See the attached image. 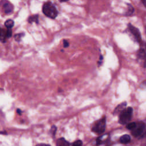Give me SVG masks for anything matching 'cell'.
<instances>
[{
	"label": "cell",
	"instance_id": "obj_26",
	"mask_svg": "<svg viewBox=\"0 0 146 146\" xmlns=\"http://www.w3.org/2000/svg\"><path fill=\"white\" fill-rule=\"evenodd\" d=\"M145 47H146V46H145Z\"/></svg>",
	"mask_w": 146,
	"mask_h": 146
},
{
	"label": "cell",
	"instance_id": "obj_10",
	"mask_svg": "<svg viewBox=\"0 0 146 146\" xmlns=\"http://www.w3.org/2000/svg\"><path fill=\"white\" fill-rule=\"evenodd\" d=\"M56 146H70L68 141H67L64 138L62 137L56 141Z\"/></svg>",
	"mask_w": 146,
	"mask_h": 146
},
{
	"label": "cell",
	"instance_id": "obj_16",
	"mask_svg": "<svg viewBox=\"0 0 146 146\" xmlns=\"http://www.w3.org/2000/svg\"><path fill=\"white\" fill-rule=\"evenodd\" d=\"M136 123L135 122H131V123H129L127 124L126 125V128L129 130H133L136 126Z\"/></svg>",
	"mask_w": 146,
	"mask_h": 146
},
{
	"label": "cell",
	"instance_id": "obj_13",
	"mask_svg": "<svg viewBox=\"0 0 146 146\" xmlns=\"http://www.w3.org/2000/svg\"><path fill=\"white\" fill-rule=\"evenodd\" d=\"M6 39H7V38H6V30H5L1 28V36H0L1 41L2 43H4V42H6Z\"/></svg>",
	"mask_w": 146,
	"mask_h": 146
},
{
	"label": "cell",
	"instance_id": "obj_15",
	"mask_svg": "<svg viewBox=\"0 0 146 146\" xmlns=\"http://www.w3.org/2000/svg\"><path fill=\"white\" fill-rule=\"evenodd\" d=\"M25 35V33H19V34H16L14 35V39L17 42H20L21 40V38L22 37Z\"/></svg>",
	"mask_w": 146,
	"mask_h": 146
},
{
	"label": "cell",
	"instance_id": "obj_17",
	"mask_svg": "<svg viewBox=\"0 0 146 146\" xmlns=\"http://www.w3.org/2000/svg\"><path fill=\"white\" fill-rule=\"evenodd\" d=\"M12 36V31L11 29H7L6 30V38H10Z\"/></svg>",
	"mask_w": 146,
	"mask_h": 146
},
{
	"label": "cell",
	"instance_id": "obj_23",
	"mask_svg": "<svg viewBox=\"0 0 146 146\" xmlns=\"http://www.w3.org/2000/svg\"><path fill=\"white\" fill-rule=\"evenodd\" d=\"M36 146H50L48 144H39L38 145H37Z\"/></svg>",
	"mask_w": 146,
	"mask_h": 146
},
{
	"label": "cell",
	"instance_id": "obj_8",
	"mask_svg": "<svg viewBox=\"0 0 146 146\" xmlns=\"http://www.w3.org/2000/svg\"><path fill=\"white\" fill-rule=\"evenodd\" d=\"M3 7L4 11L6 14H10L11 13L13 10V6L12 4L9 2H5L3 5Z\"/></svg>",
	"mask_w": 146,
	"mask_h": 146
},
{
	"label": "cell",
	"instance_id": "obj_3",
	"mask_svg": "<svg viewBox=\"0 0 146 146\" xmlns=\"http://www.w3.org/2000/svg\"><path fill=\"white\" fill-rule=\"evenodd\" d=\"M106 117L104 116L101 119L96 121L92 127V131L96 133H103L106 128Z\"/></svg>",
	"mask_w": 146,
	"mask_h": 146
},
{
	"label": "cell",
	"instance_id": "obj_7",
	"mask_svg": "<svg viewBox=\"0 0 146 146\" xmlns=\"http://www.w3.org/2000/svg\"><path fill=\"white\" fill-rule=\"evenodd\" d=\"M126 106H127V102H125L119 104L114 110V111L113 113V115H116V114H118L119 113H120L125 108Z\"/></svg>",
	"mask_w": 146,
	"mask_h": 146
},
{
	"label": "cell",
	"instance_id": "obj_11",
	"mask_svg": "<svg viewBox=\"0 0 146 146\" xmlns=\"http://www.w3.org/2000/svg\"><path fill=\"white\" fill-rule=\"evenodd\" d=\"M131 140V137L128 135H124L120 138V143L123 144H127Z\"/></svg>",
	"mask_w": 146,
	"mask_h": 146
},
{
	"label": "cell",
	"instance_id": "obj_20",
	"mask_svg": "<svg viewBox=\"0 0 146 146\" xmlns=\"http://www.w3.org/2000/svg\"><path fill=\"white\" fill-rule=\"evenodd\" d=\"M69 46V42L66 40H63V47L64 48H67Z\"/></svg>",
	"mask_w": 146,
	"mask_h": 146
},
{
	"label": "cell",
	"instance_id": "obj_18",
	"mask_svg": "<svg viewBox=\"0 0 146 146\" xmlns=\"http://www.w3.org/2000/svg\"><path fill=\"white\" fill-rule=\"evenodd\" d=\"M82 141L80 140L75 141L72 146H82Z\"/></svg>",
	"mask_w": 146,
	"mask_h": 146
},
{
	"label": "cell",
	"instance_id": "obj_5",
	"mask_svg": "<svg viewBox=\"0 0 146 146\" xmlns=\"http://www.w3.org/2000/svg\"><path fill=\"white\" fill-rule=\"evenodd\" d=\"M128 29L129 31H131V34L133 35V36L135 38V39L138 41L140 42L141 40V34L140 33V31L137 28L132 25L131 23H129L128 25Z\"/></svg>",
	"mask_w": 146,
	"mask_h": 146
},
{
	"label": "cell",
	"instance_id": "obj_19",
	"mask_svg": "<svg viewBox=\"0 0 146 146\" xmlns=\"http://www.w3.org/2000/svg\"><path fill=\"white\" fill-rule=\"evenodd\" d=\"M56 127L55 125H52L51 128V130L50 132L52 134V135H55V133H56Z\"/></svg>",
	"mask_w": 146,
	"mask_h": 146
},
{
	"label": "cell",
	"instance_id": "obj_9",
	"mask_svg": "<svg viewBox=\"0 0 146 146\" xmlns=\"http://www.w3.org/2000/svg\"><path fill=\"white\" fill-rule=\"evenodd\" d=\"M28 22L29 23H32L33 22H35L36 24L39 23V15L38 14H34L29 17L28 18Z\"/></svg>",
	"mask_w": 146,
	"mask_h": 146
},
{
	"label": "cell",
	"instance_id": "obj_14",
	"mask_svg": "<svg viewBox=\"0 0 146 146\" xmlns=\"http://www.w3.org/2000/svg\"><path fill=\"white\" fill-rule=\"evenodd\" d=\"M134 11L133 7L130 4H128V11L126 12V15H131Z\"/></svg>",
	"mask_w": 146,
	"mask_h": 146
},
{
	"label": "cell",
	"instance_id": "obj_2",
	"mask_svg": "<svg viewBox=\"0 0 146 146\" xmlns=\"http://www.w3.org/2000/svg\"><path fill=\"white\" fill-rule=\"evenodd\" d=\"M133 112V109L132 107H128L125 108L119 115V122L121 124H125L128 123L131 119Z\"/></svg>",
	"mask_w": 146,
	"mask_h": 146
},
{
	"label": "cell",
	"instance_id": "obj_1",
	"mask_svg": "<svg viewBox=\"0 0 146 146\" xmlns=\"http://www.w3.org/2000/svg\"><path fill=\"white\" fill-rule=\"evenodd\" d=\"M42 12L47 17L55 19L58 15V11L56 6L50 1L45 2L42 6Z\"/></svg>",
	"mask_w": 146,
	"mask_h": 146
},
{
	"label": "cell",
	"instance_id": "obj_24",
	"mask_svg": "<svg viewBox=\"0 0 146 146\" xmlns=\"http://www.w3.org/2000/svg\"><path fill=\"white\" fill-rule=\"evenodd\" d=\"M142 2H143V5H144V6L146 7V0H143V1H142Z\"/></svg>",
	"mask_w": 146,
	"mask_h": 146
},
{
	"label": "cell",
	"instance_id": "obj_22",
	"mask_svg": "<svg viewBox=\"0 0 146 146\" xmlns=\"http://www.w3.org/2000/svg\"><path fill=\"white\" fill-rule=\"evenodd\" d=\"M17 112L18 114H19V115H21L22 114V111L20 110V109H17Z\"/></svg>",
	"mask_w": 146,
	"mask_h": 146
},
{
	"label": "cell",
	"instance_id": "obj_21",
	"mask_svg": "<svg viewBox=\"0 0 146 146\" xmlns=\"http://www.w3.org/2000/svg\"><path fill=\"white\" fill-rule=\"evenodd\" d=\"M103 59V56L102 55H100V57H99V61L98 62V63H99V65L101 64Z\"/></svg>",
	"mask_w": 146,
	"mask_h": 146
},
{
	"label": "cell",
	"instance_id": "obj_12",
	"mask_svg": "<svg viewBox=\"0 0 146 146\" xmlns=\"http://www.w3.org/2000/svg\"><path fill=\"white\" fill-rule=\"evenodd\" d=\"M4 25L5 26V27H7V29H11L14 26V22L12 19H7L5 21Z\"/></svg>",
	"mask_w": 146,
	"mask_h": 146
},
{
	"label": "cell",
	"instance_id": "obj_6",
	"mask_svg": "<svg viewBox=\"0 0 146 146\" xmlns=\"http://www.w3.org/2000/svg\"><path fill=\"white\" fill-rule=\"evenodd\" d=\"M138 59L143 60V67H146V52L144 49H140L137 53Z\"/></svg>",
	"mask_w": 146,
	"mask_h": 146
},
{
	"label": "cell",
	"instance_id": "obj_4",
	"mask_svg": "<svg viewBox=\"0 0 146 146\" xmlns=\"http://www.w3.org/2000/svg\"><path fill=\"white\" fill-rule=\"evenodd\" d=\"M145 128V124L143 122H140L136 124V127L132 131V135L135 137L140 136Z\"/></svg>",
	"mask_w": 146,
	"mask_h": 146
},
{
	"label": "cell",
	"instance_id": "obj_25",
	"mask_svg": "<svg viewBox=\"0 0 146 146\" xmlns=\"http://www.w3.org/2000/svg\"><path fill=\"white\" fill-rule=\"evenodd\" d=\"M145 33H146V26H145Z\"/></svg>",
	"mask_w": 146,
	"mask_h": 146
}]
</instances>
